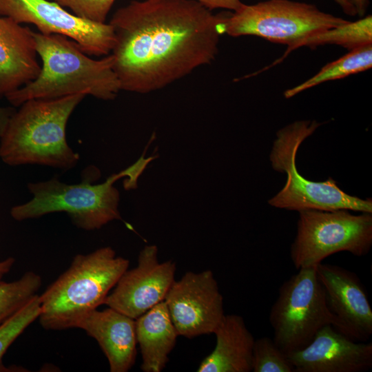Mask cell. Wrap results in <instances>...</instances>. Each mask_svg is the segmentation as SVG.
Listing matches in <instances>:
<instances>
[{
	"instance_id": "7402d4cb",
	"label": "cell",
	"mask_w": 372,
	"mask_h": 372,
	"mask_svg": "<svg viewBox=\"0 0 372 372\" xmlns=\"http://www.w3.org/2000/svg\"><path fill=\"white\" fill-rule=\"evenodd\" d=\"M251 371L294 372V368L273 339L262 337L255 340L252 353Z\"/></svg>"
},
{
	"instance_id": "603a6c76",
	"label": "cell",
	"mask_w": 372,
	"mask_h": 372,
	"mask_svg": "<svg viewBox=\"0 0 372 372\" xmlns=\"http://www.w3.org/2000/svg\"><path fill=\"white\" fill-rule=\"evenodd\" d=\"M41 312L39 295L34 296L23 307L0 324V361L14 341L38 319Z\"/></svg>"
},
{
	"instance_id": "f546056e",
	"label": "cell",
	"mask_w": 372,
	"mask_h": 372,
	"mask_svg": "<svg viewBox=\"0 0 372 372\" xmlns=\"http://www.w3.org/2000/svg\"><path fill=\"white\" fill-rule=\"evenodd\" d=\"M61 0H53V1H55L56 3H59Z\"/></svg>"
},
{
	"instance_id": "cb8c5ba5",
	"label": "cell",
	"mask_w": 372,
	"mask_h": 372,
	"mask_svg": "<svg viewBox=\"0 0 372 372\" xmlns=\"http://www.w3.org/2000/svg\"><path fill=\"white\" fill-rule=\"evenodd\" d=\"M116 0H61L63 7L69 8L74 14L83 19L105 23L107 16Z\"/></svg>"
},
{
	"instance_id": "6da1fadb",
	"label": "cell",
	"mask_w": 372,
	"mask_h": 372,
	"mask_svg": "<svg viewBox=\"0 0 372 372\" xmlns=\"http://www.w3.org/2000/svg\"><path fill=\"white\" fill-rule=\"evenodd\" d=\"M226 14L194 0H134L118 9L109 23L121 90L154 92L211 63Z\"/></svg>"
},
{
	"instance_id": "ba28073f",
	"label": "cell",
	"mask_w": 372,
	"mask_h": 372,
	"mask_svg": "<svg viewBox=\"0 0 372 372\" xmlns=\"http://www.w3.org/2000/svg\"><path fill=\"white\" fill-rule=\"evenodd\" d=\"M316 266L300 268L285 281L271 307L273 340L287 355L306 347L324 326L334 324Z\"/></svg>"
},
{
	"instance_id": "f1b7e54d",
	"label": "cell",
	"mask_w": 372,
	"mask_h": 372,
	"mask_svg": "<svg viewBox=\"0 0 372 372\" xmlns=\"http://www.w3.org/2000/svg\"><path fill=\"white\" fill-rule=\"evenodd\" d=\"M337 3L345 14L349 16L356 15V11L354 7L347 0H334Z\"/></svg>"
},
{
	"instance_id": "277c9868",
	"label": "cell",
	"mask_w": 372,
	"mask_h": 372,
	"mask_svg": "<svg viewBox=\"0 0 372 372\" xmlns=\"http://www.w3.org/2000/svg\"><path fill=\"white\" fill-rule=\"evenodd\" d=\"M85 96L74 94L23 103L0 138L2 161L11 166L39 165L63 170L74 167L80 156L67 143L66 125Z\"/></svg>"
},
{
	"instance_id": "4316f807",
	"label": "cell",
	"mask_w": 372,
	"mask_h": 372,
	"mask_svg": "<svg viewBox=\"0 0 372 372\" xmlns=\"http://www.w3.org/2000/svg\"><path fill=\"white\" fill-rule=\"evenodd\" d=\"M355 8L356 14L364 17L369 6V0H347Z\"/></svg>"
},
{
	"instance_id": "484cf974",
	"label": "cell",
	"mask_w": 372,
	"mask_h": 372,
	"mask_svg": "<svg viewBox=\"0 0 372 372\" xmlns=\"http://www.w3.org/2000/svg\"><path fill=\"white\" fill-rule=\"evenodd\" d=\"M16 110L14 107H0V138L3 134L12 116Z\"/></svg>"
},
{
	"instance_id": "30bf717a",
	"label": "cell",
	"mask_w": 372,
	"mask_h": 372,
	"mask_svg": "<svg viewBox=\"0 0 372 372\" xmlns=\"http://www.w3.org/2000/svg\"><path fill=\"white\" fill-rule=\"evenodd\" d=\"M0 16L20 24H33L43 34L70 38L88 55L107 56L115 43L110 23L83 19L50 0H0Z\"/></svg>"
},
{
	"instance_id": "4fadbf2b",
	"label": "cell",
	"mask_w": 372,
	"mask_h": 372,
	"mask_svg": "<svg viewBox=\"0 0 372 372\" xmlns=\"http://www.w3.org/2000/svg\"><path fill=\"white\" fill-rule=\"evenodd\" d=\"M316 271L334 318L333 327L353 340L367 342L372 335V309L358 276L328 263H319Z\"/></svg>"
},
{
	"instance_id": "5bb4252c",
	"label": "cell",
	"mask_w": 372,
	"mask_h": 372,
	"mask_svg": "<svg viewBox=\"0 0 372 372\" xmlns=\"http://www.w3.org/2000/svg\"><path fill=\"white\" fill-rule=\"evenodd\" d=\"M287 357L294 372H362L372 367V342L353 340L327 324Z\"/></svg>"
},
{
	"instance_id": "9c48e42d",
	"label": "cell",
	"mask_w": 372,
	"mask_h": 372,
	"mask_svg": "<svg viewBox=\"0 0 372 372\" xmlns=\"http://www.w3.org/2000/svg\"><path fill=\"white\" fill-rule=\"evenodd\" d=\"M297 234L291 247L295 267L316 266L327 257L347 251L367 254L372 246V213L351 214L347 209L298 211Z\"/></svg>"
},
{
	"instance_id": "3957f363",
	"label": "cell",
	"mask_w": 372,
	"mask_h": 372,
	"mask_svg": "<svg viewBox=\"0 0 372 372\" xmlns=\"http://www.w3.org/2000/svg\"><path fill=\"white\" fill-rule=\"evenodd\" d=\"M143 156L132 166L111 175L101 183H94L101 173L93 165L83 170L81 182L77 184H66L56 176L45 181L30 183L28 188L32 194V199L12 207L10 215L15 220L23 221L63 211L74 225L86 231L99 229L111 221L121 220L118 210L120 193L114 184L127 176L126 189L136 188L138 178L153 159Z\"/></svg>"
},
{
	"instance_id": "e0dca14e",
	"label": "cell",
	"mask_w": 372,
	"mask_h": 372,
	"mask_svg": "<svg viewBox=\"0 0 372 372\" xmlns=\"http://www.w3.org/2000/svg\"><path fill=\"white\" fill-rule=\"evenodd\" d=\"M214 349L200 363L198 372H250L255 339L243 318L225 314L215 330Z\"/></svg>"
},
{
	"instance_id": "8992f818",
	"label": "cell",
	"mask_w": 372,
	"mask_h": 372,
	"mask_svg": "<svg viewBox=\"0 0 372 372\" xmlns=\"http://www.w3.org/2000/svg\"><path fill=\"white\" fill-rule=\"evenodd\" d=\"M320 125L316 121H298L276 133L269 160L275 171L287 174L283 188L269 200L273 207L300 211L307 209L331 211L347 209L372 213V199H362L342 191L335 180L323 182L306 179L296 164L302 143Z\"/></svg>"
},
{
	"instance_id": "7a4b0ae2",
	"label": "cell",
	"mask_w": 372,
	"mask_h": 372,
	"mask_svg": "<svg viewBox=\"0 0 372 372\" xmlns=\"http://www.w3.org/2000/svg\"><path fill=\"white\" fill-rule=\"evenodd\" d=\"M32 35L37 53L42 61L41 71L34 80L6 96L14 107L30 99L74 94L113 100L121 90L111 54L94 59L65 36L34 31Z\"/></svg>"
},
{
	"instance_id": "52a82bcc",
	"label": "cell",
	"mask_w": 372,
	"mask_h": 372,
	"mask_svg": "<svg viewBox=\"0 0 372 372\" xmlns=\"http://www.w3.org/2000/svg\"><path fill=\"white\" fill-rule=\"evenodd\" d=\"M348 20L318 9L315 5L291 0H267L243 3L227 12L223 34L237 37L256 36L287 45V51L300 41L342 25Z\"/></svg>"
},
{
	"instance_id": "7c38bea8",
	"label": "cell",
	"mask_w": 372,
	"mask_h": 372,
	"mask_svg": "<svg viewBox=\"0 0 372 372\" xmlns=\"http://www.w3.org/2000/svg\"><path fill=\"white\" fill-rule=\"evenodd\" d=\"M176 271L174 261H159L156 245L145 246L137 266L123 273L103 304L136 320L164 300L175 281Z\"/></svg>"
},
{
	"instance_id": "5b68a950",
	"label": "cell",
	"mask_w": 372,
	"mask_h": 372,
	"mask_svg": "<svg viewBox=\"0 0 372 372\" xmlns=\"http://www.w3.org/2000/svg\"><path fill=\"white\" fill-rule=\"evenodd\" d=\"M129 264L111 247L76 255L69 268L39 296L41 327L52 331L76 328L81 318L103 304Z\"/></svg>"
},
{
	"instance_id": "9a60e30c",
	"label": "cell",
	"mask_w": 372,
	"mask_h": 372,
	"mask_svg": "<svg viewBox=\"0 0 372 372\" xmlns=\"http://www.w3.org/2000/svg\"><path fill=\"white\" fill-rule=\"evenodd\" d=\"M98 342L107 358L111 372H127L135 363V320L108 307L92 311L76 324Z\"/></svg>"
},
{
	"instance_id": "ffe728a7",
	"label": "cell",
	"mask_w": 372,
	"mask_h": 372,
	"mask_svg": "<svg viewBox=\"0 0 372 372\" xmlns=\"http://www.w3.org/2000/svg\"><path fill=\"white\" fill-rule=\"evenodd\" d=\"M372 67V44L353 50L322 67L318 73L303 83L287 90L285 97L295 95L327 81L342 79L370 69Z\"/></svg>"
},
{
	"instance_id": "2e32d148",
	"label": "cell",
	"mask_w": 372,
	"mask_h": 372,
	"mask_svg": "<svg viewBox=\"0 0 372 372\" xmlns=\"http://www.w3.org/2000/svg\"><path fill=\"white\" fill-rule=\"evenodd\" d=\"M40 71L32 31L0 16V99L34 80Z\"/></svg>"
},
{
	"instance_id": "83f0119b",
	"label": "cell",
	"mask_w": 372,
	"mask_h": 372,
	"mask_svg": "<svg viewBox=\"0 0 372 372\" xmlns=\"http://www.w3.org/2000/svg\"><path fill=\"white\" fill-rule=\"evenodd\" d=\"M14 262L15 259L12 257L0 261V283L3 282V276L10 271Z\"/></svg>"
},
{
	"instance_id": "44dd1931",
	"label": "cell",
	"mask_w": 372,
	"mask_h": 372,
	"mask_svg": "<svg viewBox=\"0 0 372 372\" xmlns=\"http://www.w3.org/2000/svg\"><path fill=\"white\" fill-rule=\"evenodd\" d=\"M41 284V277L31 271L17 280L1 282L0 324L36 296Z\"/></svg>"
},
{
	"instance_id": "d4e9b609",
	"label": "cell",
	"mask_w": 372,
	"mask_h": 372,
	"mask_svg": "<svg viewBox=\"0 0 372 372\" xmlns=\"http://www.w3.org/2000/svg\"><path fill=\"white\" fill-rule=\"evenodd\" d=\"M196 1L207 8L212 10L214 9L223 8L236 11L239 9L243 3L241 0H194Z\"/></svg>"
},
{
	"instance_id": "8fae6325",
	"label": "cell",
	"mask_w": 372,
	"mask_h": 372,
	"mask_svg": "<svg viewBox=\"0 0 372 372\" xmlns=\"http://www.w3.org/2000/svg\"><path fill=\"white\" fill-rule=\"evenodd\" d=\"M164 301L178 335L188 338L214 333L225 316L223 297L209 269L185 273Z\"/></svg>"
},
{
	"instance_id": "d6986e66",
	"label": "cell",
	"mask_w": 372,
	"mask_h": 372,
	"mask_svg": "<svg viewBox=\"0 0 372 372\" xmlns=\"http://www.w3.org/2000/svg\"><path fill=\"white\" fill-rule=\"evenodd\" d=\"M325 44L340 45L349 50L372 44V16L370 14L351 22L324 30L307 37L295 44L284 54L267 66L265 70L280 63L291 51L302 46L315 48Z\"/></svg>"
},
{
	"instance_id": "ac0fdd59",
	"label": "cell",
	"mask_w": 372,
	"mask_h": 372,
	"mask_svg": "<svg viewBox=\"0 0 372 372\" xmlns=\"http://www.w3.org/2000/svg\"><path fill=\"white\" fill-rule=\"evenodd\" d=\"M136 342L144 372H161L174 349L177 337L166 303L162 301L135 320Z\"/></svg>"
}]
</instances>
